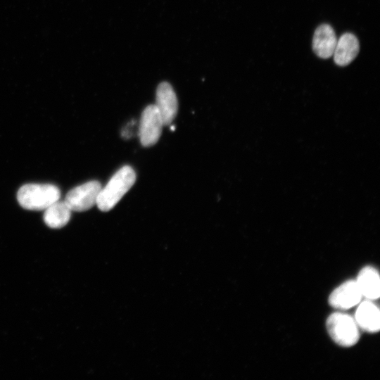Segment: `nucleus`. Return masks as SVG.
I'll return each mask as SVG.
<instances>
[{"label":"nucleus","instance_id":"7","mask_svg":"<svg viewBox=\"0 0 380 380\" xmlns=\"http://www.w3.org/2000/svg\"><path fill=\"white\" fill-rule=\"evenodd\" d=\"M362 297L356 281L348 280L331 293L329 304L334 308L346 310L357 305Z\"/></svg>","mask_w":380,"mask_h":380},{"label":"nucleus","instance_id":"4","mask_svg":"<svg viewBox=\"0 0 380 380\" xmlns=\"http://www.w3.org/2000/svg\"><path fill=\"white\" fill-rule=\"evenodd\" d=\"M101 189L99 182H87L69 191L64 201L72 211L87 210L96 203Z\"/></svg>","mask_w":380,"mask_h":380},{"label":"nucleus","instance_id":"11","mask_svg":"<svg viewBox=\"0 0 380 380\" xmlns=\"http://www.w3.org/2000/svg\"><path fill=\"white\" fill-rule=\"evenodd\" d=\"M356 283L362 295L368 300L379 298L380 281L378 271L373 267L367 266L358 273Z\"/></svg>","mask_w":380,"mask_h":380},{"label":"nucleus","instance_id":"12","mask_svg":"<svg viewBox=\"0 0 380 380\" xmlns=\"http://www.w3.org/2000/svg\"><path fill=\"white\" fill-rule=\"evenodd\" d=\"M71 211L64 201L58 200L45 209L44 221L51 228H61L69 222Z\"/></svg>","mask_w":380,"mask_h":380},{"label":"nucleus","instance_id":"6","mask_svg":"<svg viewBox=\"0 0 380 380\" xmlns=\"http://www.w3.org/2000/svg\"><path fill=\"white\" fill-rule=\"evenodd\" d=\"M156 107L164 125H170L177 113L178 102L175 92L167 82H161L156 90Z\"/></svg>","mask_w":380,"mask_h":380},{"label":"nucleus","instance_id":"5","mask_svg":"<svg viewBox=\"0 0 380 380\" xmlns=\"http://www.w3.org/2000/svg\"><path fill=\"white\" fill-rule=\"evenodd\" d=\"M163 122L155 104L149 105L143 110L140 119L139 136L141 144L146 147L158 141Z\"/></svg>","mask_w":380,"mask_h":380},{"label":"nucleus","instance_id":"10","mask_svg":"<svg viewBox=\"0 0 380 380\" xmlns=\"http://www.w3.org/2000/svg\"><path fill=\"white\" fill-rule=\"evenodd\" d=\"M354 319L359 328L365 331L375 333L379 331V309L370 300H365L358 305Z\"/></svg>","mask_w":380,"mask_h":380},{"label":"nucleus","instance_id":"2","mask_svg":"<svg viewBox=\"0 0 380 380\" xmlns=\"http://www.w3.org/2000/svg\"><path fill=\"white\" fill-rule=\"evenodd\" d=\"M61 197V191L50 184H27L17 193V200L25 209L42 210L47 208Z\"/></svg>","mask_w":380,"mask_h":380},{"label":"nucleus","instance_id":"3","mask_svg":"<svg viewBox=\"0 0 380 380\" xmlns=\"http://www.w3.org/2000/svg\"><path fill=\"white\" fill-rule=\"evenodd\" d=\"M326 327L331 339L338 346L350 347L359 341L360 328L355 319L348 314H331L327 319Z\"/></svg>","mask_w":380,"mask_h":380},{"label":"nucleus","instance_id":"9","mask_svg":"<svg viewBox=\"0 0 380 380\" xmlns=\"http://www.w3.org/2000/svg\"><path fill=\"white\" fill-rule=\"evenodd\" d=\"M359 50L360 44L355 35L344 33L337 39L333 53L334 61L339 66L348 65L357 56Z\"/></svg>","mask_w":380,"mask_h":380},{"label":"nucleus","instance_id":"8","mask_svg":"<svg viewBox=\"0 0 380 380\" xmlns=\"http://www.w3.org/2000/svg\"><path fill=\"white\" fill-rule=\"evenodd\" d=\"M337 38L333 27L322 24L317 27L312 39V49L317 56L328 58L333 56Z\"/></svg>","mask_w":380,"mask_h":380},{"label":"nucleus","instance_id":"1","mask_svg":"<svg viewBox=\"0 0 380 380\" xmlns=\"http://www.w3.org/2000/svg\"><path fill=\"white\" fill-rule=\"evenodd\" d=\"M136 181V173L132 167L125 165L119 169L107 184L99 191L96 205L101 211L111 210L129 190Z\"/></svg>","mask_w":380,"mask_h":380}]
</instances>
